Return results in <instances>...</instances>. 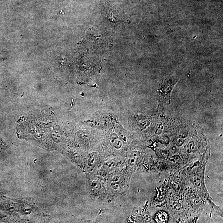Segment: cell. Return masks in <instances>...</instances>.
Here are the masks:
<instances>
[{"label": "cell", "mask_w": 223, "mask_h": 223, "mask_svg": "<svg viewBox=\"0 0 223 223\" xmlns=\"http://www.w3.org/2000/svg\"><path fill=\"white\" fill-rule=\"evenodd\" d=\"M177 82L176 78L172 77L163 80L159 84L157 91L158 110H162L169 104L171 92Z\"/></svg>", "instance_id": "1"}, {"label": "cell", "mask_w": 223, "mask_h": 223, "mask_svg": "<svg viewBox=\"0 0 223 223\" xmlns=\"http://www.w3.org/2000/svg\"><path fill=\"white\" fill-rule=\"evenodd\" d=\"M97 153L95 152H93L89 153V157L87 161L88 164L89 166H92L95 163V160L97 157Z\"/></svg>", "instance_id": "2"}, {"label": "cell", "mask_w": 223, "mask_h": 223, "mask_svg": "<svg viewBox=\"0 0 223 223\" xmlns=\"http://www.w3.org/2000/svg\"><path fill=\"white\" fill-rule=\"evenodd\" d=\"M168 217L165 213L164 212L158 213L157 215V219L159 222H165L167 220Z\"/></svg>", "instance_id": "3"}, {"label": "cell", "mask_w": 223, "mask_h": 223, "mask_svg": "<svg viewBox=\"0 0 223 223\" xmlns=\"http://www.w3.org/2000/svg\"><path fill=\"white\" fill-rule=\"evenodd\" d=\"M115 165V163L114 161H109L107 162L106 163H105L104 164L105 169H106L107 170H112L113 169Z\"/></svg>", "instance_id": "4"}, {"label": "cell", "mask_w": 223, "mask_h": 223, "mask_svg": "<svg viewBox=\"0 0 223 223\" xmlns=\"http://www.w3.org/2000/svg\"><path fill=\"white\" fill-rule=\"evenodd\" d=\"M111 186L114 190H117L119 188V182L112 181L111 184Z\"/></svg>", "instance_id": "5"}, {"label": "cell", "mask_w": 223, "mask_h": 223, "mask_svg": "<svg viewBox=\"0 0 223 223\" xmlns=\"http://www.w3.org/2000/svg\"><path fill=\"white\" fill-rule=\"evenodd\" d=\"M92 186L93 187L95 188V189L100 188V187H101L100 184L99 183V182L97 181H93L92 184Z\"/></svg>", "instance_id": "6"}, {"label": "cell", "mask_w": 223, "mask_h": 223, "mask_svg": "<svg viewBox=\"0 0 223 223\" xmlns=\"http://www.w3.org/2000/svg\"><path fill=\"white\" fill-rule=\"evenodd\" d=\"M121 145H122V144H121V142L119 141H115L114 143V146L117 149L120 148L121 147Z\"/></svg>", "instance_id": "7"}, {"label": "cell", "mask_w": 223, "mask_h": 223, "mask_svg": "<svg viewBox=\"0 0 223 223\" xmlns=\"http://www.w3.org/2000/svg\"><path fill=\"white\" fill-rule=\"evenodd\" d=\"M135 162V160L134 158H130V159L128 160V163L130 165H133L134 164Z\"/></svg>", "instance_id": "8"}, {"label": "cell", "mask_w": 223, "mask_h": 223, "mask_svg": "<svg viewBox=\"0 0 223 223\" xmlns=\"http://www.w3.org/2000/svg\"><path fill=\"white\" fill-rule=\"evenodd\" d=\"M119 179V176L118 175L115 176L112 179V181L114 182H118Z\"/></svg>", "instance_id": "9"}, {"label": "cell", "mask_w": 223, "mask_h": 223, "mask_svg": "<svg viewBox=\"0 0 223 223\" xmlns=\"http://www.w3.org/2000/svg\"><path fill=\"white\" fill-rule=\"evenodd\" d=\"M117 138V136H116V135H111L110 140H111V141H112V142H114L115 140Z\"/></svg>", "instance_id": "10"}]
</instances>
